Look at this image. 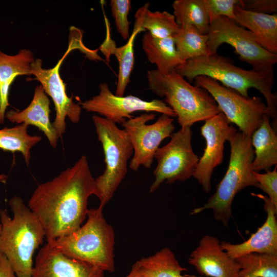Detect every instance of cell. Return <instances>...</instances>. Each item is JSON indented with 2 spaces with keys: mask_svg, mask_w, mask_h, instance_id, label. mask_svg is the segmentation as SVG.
Segmentation results:
<instances>
[{
  "mask_svg": "<svg viewBox=\"0 0 277 277\" xmlns=\"http://www.w3.org/2000/svg\"><path fill=\"white\" fill-rule=\"evenodd\" d=\"M269 119L265 115L261 125L251 137L254 155L251 164L253 172L269 171L277 164V135Z\"/></svg>",
  "mask_w": 277,
  "mask_h": 277,
  "instance_id": "cell-22",
  "label": "cell"
},
{
  "mask_svg": "<svg viewBox=\"0 0 277 277\" xmlns=\"http://www.w3.org/2000/svg\"><path fill=\"white\" fill-rule=\"evenodd\" d=\"M125 277H145L138 261L133 264L130 271Z\"/></svg>",
  "mask_w": 277,
  "mask_h": 277,
  "instance_id": "cell-35",
  "label": "cell"
},
{
  "mask_svg": "<svg viewBox=\"0 0 277 277\" xmlns=\"http://www.w3.org/2000/svg\"><path fill=\"white\" fill-rule=\"evenodd\" d=\"M110 5L117 31L124 39L128 40L130 23L128 16L131 8V1L111 0Z\"/></svg>",
  "mask_w": 277,
  "mask_h": 277,
  "instance_id": "cell-30",
  "label": "cell"
},
{
  "mask_svg": "<svg viewBox=\"0 0 277 277\" xmlns=\"http://www.w3.org/2000/svg\"><path fill=\"white\" fill-rule=\"evenodd\" d=\"M149 3L140 8L135 15V22L144 31L156 38L172 37L180 26L173 14L166 11H151Z\"/></svg>",
  "mask_w": 277,
  "mask_h": 277,
  "instance_id": "cell-24",
  "label": "cell"
},
{
  "mask_svg": "<svg viewBox=\"0 0 277 277\" xmlns=\"http://www.w3.org/2000/svg\"><path fill=\"white\" fill-rule=\"evenodd\" d=\"M92 120L105 163L103 173L94 179V195L99 199L100 206L104 207L125 178L133 149L126 132L116 124L96 115H93Z\"/></svg>",
  "mask_w": 277,
  "mask_h": 277,
  "instance_id": "cell-7",
  "label": "cell"
},
{
  "mask_svg": "<svg viewBox=\"0 0 277 277\" xmlns=\"http://www.w3.org/2000/svg\"><path fill=\"white\" fill-rule=\"evenodd\" d=\"M71 49L72 47L68 48L52 68H43L42 60L39 58L34 60L30 65V75H33L35 79L40 82L45 93L49 95L53 102L56 114L52 125L59 138L65 132L66 117L73 123H78L82 109L81 105L73 102L72 96L69 97L67 94L66 84L60 74L62 63Z\"/></svg>",
  "mask_w": 277,
  "mask_h": 277,
  "instance_id": "cell-13",
  "label": "cell"
},
{
  "mask_svg": "<svg viewBox=\"0 0 277 277\" xmlns=\"http://www.w3.org/2000/svg\"><path fill=\"white\" fill-rule=\"evenodd\" d=\"M50 100L41 85L36 87L33 97L29 106L22 111L11 110L5 117L17 124L36 127L47 138L50 145L55 148L58 135L50 120Z\"/></svg>",
  "mask_w": 277,
  "mask_h": 277,
  "instance_id": "cell-18",
  "label": "cell"
},
{
  "mask_svg": "<svg viewBox=\"0 0 277 277\" xmlns=\"http://www.w3.org/2000/svg\"><path fill=\"white\" fill-rule=\"evenodd\" d=\"M172 8L179 26H192L202 34H208L210 22L205 0H175Z\"/></svg>",
  "mask_w": 277,
  "mask_h": 277,
  "instance_id": "cell-26",
  "label": "cell"
},
{
  "mask_svg": "<svg viewBox=\"0 0 277 277\" xmlns=\"http://www.w3.org/2000/svg\"><path fill=\"white\" fill-rule=\"evenodd\" d=\"M207 35L209 55L217 53L219 47L225 43L232 46L240 59L255 71L272 69L277 63V54L264 49L252 32L229 18L221 16L211 22Z\"/></svg>",
  "mask_w": 277,
  "mask_h": 277,
  "instance_id": "cell-9",
  "label": "cell"
},
{
  "mask_svg": "<svg viewBox=\"0 0 277 277\" xmlns=\"http://www.w3.org/2000/svg\"><path fill=\"white\" fill-rule=\"evenodd\" d=\"M149 88L164 97L181 127L205 121L222 112L211 95L205 89L191 85L176 70L162 73L156 69L147 73Z\"/></svg>",
  "mask_w": 277,
  "mask_h": 277,
  "instance_id": "cell-4",
  "label": "cell"
},
{
  "mask_svg": "<svg viewBox=\"0 0 277 277\" xmlns=\"http://www.w3.org/2000/svg\"><path fill=\"white\" fill-rule=\"evenodd\" d=\"M194 83L211 95L228 122L237 126L246 136L251 137L261 125L264 116L267 115L268 108L261 97L244 96L205 76L196 77Z\"/></svg>",
  "mask_w": 277,
  "mask_h": 277,
  "instance_id": "cell-8",
  "label": "cell"
},
{
  "mask_svg": "<svg viewBox=\"0 0 277 277\" xmlns=\"http://www.w3.org/2000/svg\"><path fill=\"white\" fill-rule=\"evenodd\" d=\"M107 27L106 37L100 47L101 52L109 62V56L114 54L118 62V74L115 95L124 96L126 89L130 82V76L134 63V44L138 33L144 31L142 28L134 24L132 33L124 45L116 47L114 41L112 39L109 24L106 22Z\"/></svg>",
  "mask_w": 277,
  "mask_h": 277,
  "instance_id": "cell-20",
  "label": "cell"
},
{
  "mask_svg": "<svg viewBox=\"0 0 277 277\" xmlns=\"http://www.w3.org/2000/svg\"><path fill=\"white\" fill-rule=\"evenodd\" d=\"M103 207L88 210L87 220L73 233L48 242L65 255L96 266L115 270V233L103 215Z\"/></svg>",
  "mask_w": 277,
  "mask_h": 277,
  "instance_id": "cell-5",
  "label": "cell"
},
{
  "mask_svg": "<svg viewBox=\"0 0 277 277\" xmlns=\"http://www.w3.org/2000/svg\"><path fill=\"white\" fill-rule=\"evenodd\" d=\"M104 272L65 255L47 242L36 256L32 277H105Z\"/></svg>",
  "mask_w": 277,
  "mask_h": 277,
  "instance_id": "cell-15",
  "label": "cell"
},
{
  "mask_svg": "<svg viewBox=\"0 0 277 277\" xmlns=\"http://www.w3.org/2000/svg\"><path fill=\"white\" fill-rule=\"evenodd\" d=\"M155 116L153 112H145L122 124L133 149L129 164L132 170L137 171L141 166L150 168L161 143L173 133L175 128L173 117L162 114L154 123L147 124Z\"/></svg>",
  "mask_w": 277,
  "mask_h": 277,
  "instance_id": "cell-11",
  "label": "cell"
},
{
  "mask_svg": "<svg viewBox=\"0 0 277 277\" xmlns=\"http://www.w3.org/2000/svg\"><path fill=\"white\" fill-rule=\"evenodd\" d=\"M138 263L145 277H185L182 272L187 270L180 264L168 247L142 258Z\"/></svg>",
  "mask_w": 277,
  "mask_h": 277,
  "instance_id": "cell-25",
  "label": "cell"
},
{
  "mask_svg": "<svg viewBox=\"0 0 277 277\" xmlns=\"http://www.w3.org/2000/svg\"><path fill=\"white\" fill-rule=\"evenodd\" d=\"M172 37L176 50L184 62L209 55L208 35L202 34L193 26H180Z\"/></svg>",
  "mask_w": 277,
  "mask_h": 277,
  "instance_id": "cell-27",
  "label": "cell"
},
{
  "mask_svg": "<svg viewBox=\"0 0 277 277\" xmlns=\"http://www.w3.org/2000/svg\"><path fill=\"white\" fill-rule=\"evenodd\" d=\"M240 0H205L210 23L221 16L234 20V7Z\"/></svg>",
  "mask_w": 277,
  "mask_h": 277,
  "instance_id": "cell-31",
  "label": "cell"
},
{
  "mask_svg": "<svg viewBox=\"0 0 277 277\" xmlns=\"http://www.w3.org/2000/svg\"><path fill=\"white\" fill-rule=\"evenodd\" d=\"M13 217L0 210V252L7 258L16 277H32L33 256L43 243L44 229L23 200L17 196L9 201Z\"/></svg>",
  "mask_w": 277,
  "mask_h": 277,
  "instance_id": "cell-3",
  "label": "cell"
},
{
  "mask_svg": "<svg viewBox=\"0 0 277 277\" xmlns=\"http://www.w3.org/2000/svg\"><path fill=\"white\" fill-rule=\"evenodd\" d=\"M13 269L6 256L0 252V277H16Z\"/></svg>",
  "mask_w": 277,
  "mask_h": 277,
  "instance_id": "cell-34",
  "label": "cell"
},
{
  "mask_svg": "<svg viewBox=\"0 0 277 277\" xmlns=\"http://www.w3.org/2000/svg\"><path fill=\"white\" fill-rule=\"evenodd\" d=\"M252 194L263 201V208L267 217L264 223L247 241L240 244L220 242L222 248L234 260L252 252L277 255V209L268 196Z\"/></svg>",
  "mask_w": 277,
  "mask_h": 277,
  "instance_id": "cell-16",
  "label": "cell"
},
{
  "mask_svg": "<svg viewBox=\"0 0 277 277\" xmlns=\"http://www.w3.org/2000/svg\"><path fill=\"white\" fill-rule=\"evenodd\" d=\"M192 134L191 127H181L172 134L168 143L157 149L154 154L157 166L153 171L154 180L150 187V193L164 182L172 184L193 176L199 158L192 148Z\"/></svg>",
  "mask_w": 277,
  "mask_h": 277,
  "instance_id": "cell-10",
  "label": "cell"
},
{
  "mask_svg": "<svg viewBox=\"0 0 277 277\" xmlns=\"http://www.w3.org/2000/svg\"><path fill=\"white\" fill-rule=\"evenodd\" d=\"M98 94L81 102L80 105L86 111L97 113L115 124H122L133 117L132 114L136 111L157 112L176 117L172 109L162 100L147 101L132 95L117 96L105 83L100 84Z\"/></svg>",
  "mask_w": 277,
  "mask_h": 277,
  "instance_id": "cell-12",
  "label": "cell"
},
{
  "mask_svg": "<svg viewBox=\"0 0 277 277\" xmlns=\"http://www.w3.org/2000/svg\"><path fill=\"white\" fill-rule=\"evenodd\" d=\"M188 261L199 274L206 277H238L239 265L222 248L220 240L213 236H204Z\"/></svg>",
  "mask_w": 277,
  "mask_h": 277,
  "instance_id": "cell-17",
  "label": "cell"
},
{
  "mask_svg": "<svg viewBox=\"0 0 277 277\" xmlns=\"http://www.w3.org/2000/svg\"><path fill=\"white\" fill-rule=\"evenodd\" d=\"M175 70L189 82H192L198 76H207L246 97L249 96L250 88L256 89L266 100L267 116L276 123L277 97L272 92L274 84L273 69L264 71L245 70L236 66L229 58L217 53L186 61Z\"/></svg>",
  "mask_w": 277,
  "mask_h": 277,
  "instance_id": "cell-2",
  "label": "cell"
},
{
  "mask_svg": "<svg viewBox=\"0 0 277 277\" xmlns=\"http://www.w3.org/2000/svg\"><path fill=\"white\" fill-rule=\"evenodd\" d=\"M234 22L249 29L259 44L267 51L277 54V15L251 12L236 6Z\"/></svg>",
  "mask_w": 277,
  "mask_h": 277,
  "instance_id": "cell-19",
  "label": "cell"
},
{
  "mask_svg": "<svg viewBox=\"0 0 277 277\" xmlns=\"http://www.w3.org/2000/svg\"><path fill=\"white\" fill-rule=\"evenodd\" d=\"M142 48L148 61L161 73L175 70L185 63L176 50L173 37L156 38L147 32L142 38Z\"/></svg>",
  "mask_w": 277,
  "mask_h": 277,
  "instance_id": "cell-23",
  "label": "cell"
},
{
  "mask_svg": "<svg viewBox=\"0 0 277 277\" xmlns=\"http://www.w3.org/2000/svg\"><path fill=\"white\" fill-rule=\"evenodd\" d=\"M32 52L22 49L14 55H9L0 50V124L4 123L6 110L9 103L10 86L19 75H30V65L34 61Z\"/></svg>",
  "mask_w": 277,
  "mask_h": 277,
  "instance_id": "cell-21",
  "label": "cell"
},
{
  "mask_svg": "<svg viewBox=\"0 0 277 277\" xmlns=\"http://www.w3.org/2000/svg\"></svg>",
  "mask_w": 277,
  "mask_h": 277,
  "instance_id": "cell-37",
  "label": "cell"
},
{
  "mask_svg": "<svg viewBox=\"0 0 277 277\" xmlns=\"http://www.w3.org/2000/svg\"><path fill=\"white\" fill-rule=\"evenodd\" d=\"M227 141L230 154L227 171L216 186L215 193L202 206L194 209L191 214L211 209L214 219L228 227L232 215L231 206L236 194L245 188L258 187L251 170L254 155L251 137L235 128Z\"/></svg>",
  "mask_w": 277,
  "mask_h": 277,
  "instance_id": "cell-6",
  "label": "cell"
},
{
  "mask_svg": "<svg viewBox=\"0 0 277 277\" xmlns=\"http://www.w3.org/2000/svg\"><path fill=\"white\" fill-rule=\"evenodd\" d=\"M234 260L240 267L238 277H277V255L252 252Z\"/></svg>",
  "mask_w": 277,
  "mask_h": 277,
  "instance_id": "cell-29",
  "label": "cell"
},
{
  "mask_svg": "<svg viewBox=\"0 0 277 277\" xmlns=\"http://www.w3.org/2000/svg\"><path fill=\"white\" fill-rule=\"evenodd\" d=\"M94 179L87 157L82 155L73 166L36 188L28 206L41 223L47 242L82 226L88 199L94 193Z\"/></svg>",
  "mask_w": 277,
  "mask_h": 277,
  "instance_id": "cell-1",
  "label": "cell"
},
{
  "mask_svg": "<svg viewBox=\"0 0 277 277\" xmlns=\"http://www.w3.org/2000/svg\"><path fill=\"white\" fill-rule=\"evenodd\" d=\"M7 179V176L5 174H0V182L5 183ZM2 228V225L0 222V233Z\"/></svg>",
  "mask_w": 277,
  "mask_h": 277,
  "instance_id": "cell-36",
  "label": "cell"
},
{
  "mask_svg": "<svg viewBox=\"0 0 277 277\" xmlns=\"http://www.w3.org/2000/svg\"><path fill=\"white\" fill-rule=\"evenodd\" d=\"M238 6L251 12L271 14L277 11V1L240 0Z\"/></svg>",
  "mask_w": 277,
  "mask_h": 277,
  "instance_id": "cell-33",
  "label": "cell"
},
{
  "mask_svg": "<svg viewBox=\"0 0 277 277\" xmlns=\"http://www.w3.org/2000/svg\"><path fill=\"white\" fill-rule=\"evenodd\" d=\"M253 177L258 184V188L266 193L272 204L277 209V166L272 171L265 173L252 171Z\"/></svg>",
  "mask_w": 277,
  "mask_h": 277,
  "instance_id": "cell-32",
  "label": "cell"
},
{
  "mask_svg": "<svg viewBox=\"0 0 277 277\" xmlns=\"http://www.w3.org/2000/svg\"><path fill=\"white\" fill-rule=\"evenodd\" d=\"M205 122L201 132L206 141V147L192 176L208 193L211 190L213 171L223 162L224 144L234 127L222 112Z\"/></svg>",
  "mask_w": 277,
  "mask_h": 277,
  "instance_id": "cell-14",
  "label": "cell"
},
{
  "mask_svg": "<svg viewBox=\"0 0 277 277\" xmlns=\"http://www.w3.org/2000/svg\"><path fill=\"white\" fill-rule=\"evenodd\" d=\"M28 127V125L21 124L0 129V149L13 153L20 152L27 166L30 163L32 148L42 139L40 136L29 134Z\"/></svg>",
  "mask_w": 277,
  "mask_h": 277,
  "instance_id": "cell-28",
  "label": "cell"
}]
</instances>
